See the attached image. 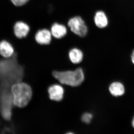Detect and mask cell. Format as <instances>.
I'll return each instance as SVG.
<instances>
[{
    "label": "cell",
    "instance_id": "obj_1",
    "mask_svg": "<svg viewBox=\"0 0 134 134\" xmlns=\"http://www.w3.org/2000/svg\"><path fill=\"white\" fill-rule=\"evenodd\" d=\"M11 92L13 95V104L19 108L26 107L32 97L31 87L25 83L18 82L12 85Z\"/></svg>",
    "mask_w": 134,
    "mask_h": 134
},
{
    "label": "cell",
    "instance_id": "obj_2",
    "mask_svg": "<svg viewBox=\"0 0 134 134\" xmlns=\"http://www.w3.org/2000/svg\"><path fill=\"white\" fill-rule=\"evenodd\" d=\"M52 75L60 83L72 87L79 86L84 80L83 70L81 68H77L74 71H54Z\"/></svg>",
    "mask_w": 134,
    "mask_h": 134
},
{
    "label": "cell",
    "instance_id": "obj_3",
    "mask_svg": "<svg viewBox=\"0 0 134 134\" xmlns=\"http://www.w3.org/2000/svg\"><path fill=\"white\" fill-rule=\"evenodd\" d=\"M68 25L72 32L79 37H85L88 32L86 24L80 16H75L70 19Z\"/></svg>",
    "mask_w": 134,
    "mask_h": 134
},
{
    "label": "cell",
    "instance_id": "obj_4",
    "mask_svg": "<svg viewBox=\"0 0 134 134\" xmlns=\"http://www.w3.org/2000/svg\"><path fill=\"white\" fill-rule=\"evenodd\" d=\"M30 27L29 25L22 21H18L15 24L13 31L17 38L22 39L26 37L30 32Z\"/></svg>",
    "mask_w": 134,
    "mask_h": 134
},
{
    "label": "cell",
    "instance_id": "obj_5",
    "mask_svg": "<svg viewBox=\"0 0 134 134\" xmlns=\"http://www.w3.org/2000/svg\"><path fill=\"white\" fill-rule=\"evenodd\" d=\"M49 98L55 101L62 100L64 95V89L62 86L58 84L53 85L48 88V90Z\"/></svg>",
    "mask_w": 134,
    "mask_h": 134
},
{
    "label": "cell",
    "instance_id": "obj_6",
    "mask_svg": "<svg viewBox=\"0 0 134 134\" xmlns=\"http://www.w3.org/2000/svg\"><path fill=\"white\" fill-rule=\"evenodd\" d=\"M51 31L46 29H43L37 32L35 36V40L38 44L48 45L52 40Z\"/></svg>",
    "mask_w": 134,
    "mask_h": 134
},
{
    "label": "cell",
    "instance_id": "obj_7",
    "mask_svg": "<svg viewBox=\"0 0 134 134\" xmlns=\"http://www.w3.org/2000/svg\"><path fill=\"white\" fill-rule=\"evenodd\" d=\"M14 52V47L8 41L3 40L0 41V54L8 58L12 57Z\"/></svg>",
    "mask_w": 134,
    "mask_h": 134
},
{
    "label": "cell",
    "instance_id": "obj_8",
    "mask_svg": "<svg viewBox=\"0 0 134 134\" xmlns=\"http://www.w3.org/2000/svg\"><path fill=\"white\" fill-rule=\"evenodd\" d=\"M52 36L57 39L62 38L66 36L67 32L66 28L65 25L55 23L53 25L51 29Z\"/></svg>",
    "mask_w": 134,
    "mask_h": 134
},
{
    "label": "cell",
    "instance_id": "obj_9",
    "mask_svg": "<svg viewBox=\"0 0 134 134\" xmlns=\"http://www.w3.org/2000/svg\"><path fill=\"white\" fill-rule=\"evenodd\" d=\"M110 93L114 97L122 96L125 93V88L124 85L120 82H115L110 85L109 87Z\"/></svg>",
    "mask_w": 134,
    "mask_h": 134
},
{
    "label": "cell",
    "instance_id": "obj_10",
    "mask_svg": "<svg viewBox=\"0 0 134 134\" xmlns=\"http://www.w3.org/2000/svg\"><path fill=\"white\" fill-rule=\"evenodd\" d=\"M94 20L96 26L100 29L105 28L108 25V19L103 11H98L96 12Z\"/></svg>",
    "mask_w": 134,
    "mask_h": 134
},
{
    "label": "cell",
    "instance_id": "obj_11",
    "mask_svg": "<svg viewBox=\"0 0 134 134\" xmlns=\"http://www.w3.org/2000/svg\"><path fill=\"white\" fill-rule=\"evenodd\" d=\"M69 56L71 62L74 64H78L82 60L83 53L81 50L77 48H74L69 51Z\"/></svg>",
    "mask_w": 134,
    "mask_h": 134
},
{
    "label": "cell",
    "instance_id": "obj_12",
    "mask_svg": "<svg viewBox=\"0 0 134 134\" xmlns=\"http://www.w3.org/2000/svg\"><path fill=\"white\" fill-rule=\"evenodd\" d=\"M93 118V115L90 113H86L82 115L81 120L82 121L86 124H90Z\"/></svg>",
    "mask_w": 134,
    "mask_h": 134
},
{
    "label": "cell",
    "instance_id": "obj_13",
    "mask_svg": "<svg viewBox=\"0 0 134 134\" xmlns=\"http://www.w3.org/2000/svg\"><path fill=\"white\" fill-rule=\"evenodd\" d=\"M30 0H10L13 5L16 7H21L25 5Z\"/></svg>",
    "mask_w": 134,
    "mask_h": 134
},
{
    "label": "cell",
    "instance_id": "obj_14",
    "mask_svg": "<svg viewBox=\"0 0 134 134\" xmlns=\"http://www.w3.org/2000/svg\"><path fill=\"white\" fill-rule=\"evenodd\" d=\"M131 58L132 62L134 65V50L132 52V54H131Z\"/></svg>",
    "mask_w": 134,
    "mask_h": 134
},
{
    "label": "cell",
    "instance_id": "obj_15",
    "mask_svg": "<svg viewBox=\"0 0 134 134\" xmlns=\"http://www.w3.org/2000/svg\"><path fill=\"white\" fill-rule=\"evenodd\" d=\"M132 126H133V127L134 128V117L133 118V120H132Z\"/></svg>",
    "mask_w": 134,
    "mask_h": 134
}]
</instances>
